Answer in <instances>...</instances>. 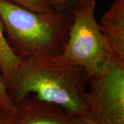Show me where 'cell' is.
<instances>
[{
  "label": "cell",
  "instance_id": "cell-1",
  "mask_svg": "<svg viewBox=\"0 0 124 124\" xmlns=\"http://www.w3.org/2000/svg\"><path fill=\"white\" fill-rule=\"evenodd\" d=\"M81 68L62 54L21 60L9 94L14 103L26 96L61 107L73 115L88 117L86 85Z\"/></svg>",
  "mask_w": 124,
  "mask_h": 124
},
{
  "label": "cell",
  "instance_id": "cell-2",
  "mask_svg": "<svg viewBox=\"0 0 124 124\" xmlns=\"http://www.w3.org/2000/svg\"><path fill=\"white\" fill-rule=\"evenodd\" d=\"M0 18L7 41L19 59L61 54L66 44L70 9L37 13L7 0H0Z\"/></svg>",
  "mask_w": 124,
  "mask_h": 124
},
{
  "label": "cell",
  "instance_id": "cell-3",
  "mask_svg": "<svg viewBox=\"0 0 124 124\" xmlns=\"http://www.w3.org/2000/svg\"><path fill=\"white\" fill-rule=\"evenodd\" d=\"M95 0H75L62 55L81 68L88 77L99 75L113 57L95 17Z\"/></svg>",
  "mask_w": 124,
  "mask_h": 124
},
{
  "label": "cell",
  "instance_id": "cell-4",
  "mask_svg": "<svg viewBox=\"0 0 124 124\" xmlns=\"http://www.w3.org/2000/svg\"><path fill=\"white\" fill-rule=\"evenodd\" d=\"M88 85L86 108L94 124H124V61L112 57Z\"/></svg>",
  "mask_w": 124,
  "mask_h": 124
},
{
  "label": "cell",
  "instance_id": "cell-5",
  "mask_svg": "<svg viewBox=\"0 0 124 124\" xmlns=\"http://www.w3.org/2000/svg\"><path fill=\"white\" fill-rule=\"evenodd\" d=\"M10 124H72L74 116L61 107L26 96L15 103Z\"/></svg>",
  "mask_w": 124,
  "mask_h": 124
},
{
  "label": "cell",
  "instance_id": "cell-6",
  "mask_svg": "<svg viewBox=\"0 0 124 124\" xmlns=\"http://www.w3.org/2000/svg\"><path fill=\"white\" fill-rule=\"evenodd\" d=\"M113 57L124 61V0H115L99 23Z\"/></svg>",
  "mask_w": 124,
  "mask_h": 124
},
{
  "label": "cell",
  "instance_id": "cell-7",
  "mask_svg": "<svg viewBox=\"0 0 124 124\" xmlns=\"http://www.w3.org/2000/svg\"><path fill=\"white\" fill-rule=\"evenodd\" d=\"M20 63L21 59L15 54L7 41L4 26L0 18V68L8 93L13 85L15 75Z\"/></svg>",
  "mask_w": 124,
  "mask_h": 124
},
{
  "label": "cell",
  "instance_id": "cell-8",
  "mask_svg": "<svg viewBox=\"0 0 124 124\" xmlns=\"http://www.w3.org/2000/svg\"><path fill=\"white\" fill-rule=\"evenodd\" d=\"M37 13H53L54 8L50 0H7Z\"/></svg>",
  "mask_w": 124,
  "mask_h": 124
},
{
  "label": "cell",
  "instance_id": "cell-9",
  "mask_svg": "<svg viewBox=\"0 0 124 124\" xmlns=\"http://www.w3.org/2000/svg\"><path fill=\"white\" fill-rule=\"evenodd\" d=\"M0 103L10 112L13 113L15 110V106L10 97L8 90L6 84L4 77L0 68Z\"/></svg>",
  "mask_w": 124,
  "mask_h": 124
},
{
  "label": "cell",
  "instance_id": "cell-10",
  "mask_svg": "<svg viewBox=\"0 0 124 124\" xmlns=\"http://www.w3.org/2000/svg\"><path fill=\"white\" fill-rule=\"evenodd\" d=\"M57 10L70 9L74 5L73 0H50Z\"/></svg>",
  "mask_w": 124,
  "mask_h": 124
},
{
  "label": "cell",
  "instance_id": "cell-11",
  "mask_svg": "<svg viewBox=\"0 0 124 124\" xmlns=\"http://www.w3.org/2000/svg\"><path fill=\"white\" fill-rule=\"evenodd\" d=\"M11 113L0 103V124H10Z\"/></svg>",
  "mask_w": 124,
  "mask_h": 124
},
{
  "label": "cell",
  "instance_id": "cell-12",
  "mask_svg": "<svg viewBox=\"0 0 124 124\" xmlns=\"http://www.w3.org/2000/svg\"><path fill=\"white\" fill-rule=\"evenodd\" d=\"M72 124H94V123L88 117L75 115Z\"/></svg>",
  "mask_w": 124,
  "mask_h": 124
},
{
  "label": "cell",
  "instance_id": "cell-13",
  "mask_svg": "<svg viewBox=\"0 0 124 124\" xmlns=\"http://www.w3.org/2000/svg\"><path fill=\"white\" fill-rule=\"evenodd\" d=\"M73 1H74V2H75V0H73Z\"/></svg>",
  "mask_w": 124,
  "mask_h": 124
}]
</instances>
